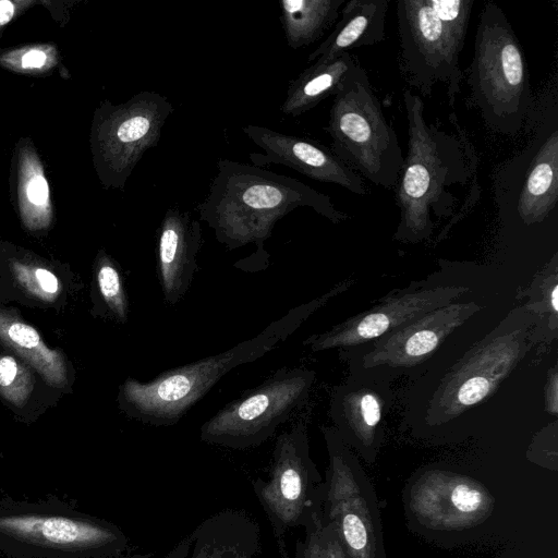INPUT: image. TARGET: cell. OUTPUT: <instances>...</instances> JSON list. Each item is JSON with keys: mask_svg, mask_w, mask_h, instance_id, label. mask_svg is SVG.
Masks as SVG:
<instances>
[{"mask_svg": "<svg viewBox=\"0 0 558 558\" xmlns=\"http://www.w3.org/2000/svg\"><path fill=\"white\" fill-rule=\"evenodd\" d=\"M529 293L532 298L524 307L532 314L535 324L541 320V324L535 327H549L554 335H556L558 313L557 254L554 255L547 267L535 278Z\"/></svg>", "mask_w": 558, "mask_h": 558, "instance_id": "d4e9b609", "label": "cell"}, {"mask_svg": "<svg viewBox=\"0 0 558 558\" xmlns=\"http://www.w3.org/2000/svg\"><path fill=\"white\" fill-rule=\"evenodd\" d=\"M174 108L163 95L143 90L112 111L113 179L123 185L144 154L155 147Z\"/></svg>", "mask_w": 558, "mask_h": 558, "instance_id": "ac0fdd59", "label": "cell"}, {"mask_svg": "<svg viewBox=\"0 0 558 558\" xmlns=\"http://www.w3.org/2000/svg\"><path fill=\"white\" fill-rule=\"evenodd\" d=\"M359 64L350 52L313 62L298 77L290 81L287 97L280 107L281 113L298 117L324 99L335 96Z\"/></svg>", "mask_w": 558, "mask_h": 558, "instance_id": "7402d4cb", "label": "cell"}, {"mask_svg": "<svg viewBox=\"0 0 558 558\" xmlns=\"http://www.w3.org/2000/svg\"><path fill=\"white\" fill-rule=\"evenodd\" d=\"M322 432L328 453L324 517L335 525L347 558H387L378 500L369 477L332 426Z\"/></svg>", "mask_w": 558, "mask_h": 558, "instance_id": "9c48e42d", "label": "cell"}, {"mask_svg": "<svg viewBox=\"0 0 558 558\" xmlns=\"http://www.w3.org/2000/svg\"><path fill=\"white\" fill-rule=\"evenodd\" d=\"M315 375L307 368L278 369L207 420L201 440L234 450L260 446L306 403Z\"/></svg>", "mask_w": 558, "mask_h": 558, "instance_id": "30bf717a", "label": "cell"}, {"mask_svg": "<svg viewBox=\"0 0 558 558\" xmlns=\"http://www.w3.org/2000/svg\"><path fill=\"white\" fill-rule=\"evenodd\" d=\"M348 377L335 387L329 407L333 428L342 441L373 464L385 440L386 417L393 404L388 373L349 365Z\"/></svg>", "mask_w": 558, "mask_h": 558, "instance_id": "5bb4252c", "label": "cell"}, {"mask_svg": "<svg viewBox=\"0 0 558 558\" xmlns=\"http://www.w3.org/2000/svg\"><path fill=\"white\" fill-rule=\"evenodd\" d=\"M97 284L104 302L121 322L128 319L129 301L121 274L117 266L104 260L97 271Z\"/></svg>", "mask_w": 558, "mask_h": 558, "instance_id": "484cf974", "label": "cell"}, {"mask_svg": "<svg viewBox=\"0 0 558 558\" xmlns=\"http://www.w3.org/2000/svg\"><path fill=\"white\" fill-rule=\"evenodd\" d=\"M481 306L452 302L433 310L361 345L340 350L348 365L381 369L393 378L425 363L445 340Z\"/></svg>", "mask_w": 558, "mask_h": 558, "instance_id": "7c38bea8", "label": "cell"}, {"mask_svg": "<svg viewBox=\"0 0 558 558\" xmlns=\"http://www.w3.org/2000/svg\"><path fill=\"white\" fill-rule=\"evenodd\" d=\"M14 14V7L11 1H0V25H4L11 21Z\"/></svg>", "mask_w": 558, "mask_h": 558, "instance_id": "d6a6232c", "label": "cell"}, {"mask_svg": "<svg viewBox=\"0 0 558 558\" xmlns=\"http://www.w3.org/2000/svg\"><path fill=\"white\" fill-rule=\"evenodd\" d=\"M344 0H280V22L292 49L308 46L339 19Z\"/></svg>", "mask_w": 558, "mask_h": 558, "instance_id": "603a6c76", "label": "cell"}, {"mask_svg": "<svg viewBox=\"0 0 558 558\" xmlns=\"http://www.w3.org/2000/svg\"><path fill=\"white\" fill-rule=\"evenodd\" d=\"M0 554L7 558H145L124 532L54 496L0 499Z\"/></svg>", "mask_w": 558, "mask_h": 558, "instance_id": "5b68a950", "label": "cell"}, {"mask_svg": "<svg viewBox=\"0 0 558 558\" xmlns=\"http://www.w3.org/2000/svg\"><path fill=\"white\" fill-rule=\"evenodd\" d=\"M302 526L304 536L295 542L293 554L287 549L280 553L281 558H347L336 527L322 508L313 511Z\"/></svg>", "mask_w": 558, "mask_h": 558, "instance_id": "cb8c5ba5", "label": "cell"}, {"mask_svg": "<svg viewBox=\"0 0 558 558\" xmlns=\"http://www.w3.org/2000/svg\"><path fill=\"white\" fill-rule=\"evenodd\" d=\"M524 146L492 174L497 216L506 228L531 230L558 215V80L546 83L525 120Z\"/></svg>", "mask_w": 558, "mask_h": 558, "instance_id": "277c9868", "label": "cell"}, {"mask_svg": "<svg viewBox=\"0 0 558 558\" xmlns=\"http://www.w3.org/2000/svg\"><path fill=\"white\" fill-rule=\"evenodd\" d=\"M206 198L196 206L201 220L229 250L255 244L268 262L264 243L276 222L298 207H310L332 223L349 216L330 197L303 182L263 168L220 158Z\"/></svg>", "mask_w": 558, "mask_h": 558, "instance_id": "7a4b0ae2", "label": "cell"}, {"mask_svg": "<svg viewBox=\"0 0 558 558\" xmlns=\"http://www.w3.org/2000/svg\"><path fill=\"white\" fill-rule=\"evenodd\" d=\"M351 281L335 286L323 295L291 308L258 335L215 355L168 369L148 381L128 378L120 387L119 401L128 415L149 426H170L230 371L251 363L291 336L315 311L345 291Z\"/></svg>", "mask_w": 558, "mask_h": 558, "instance_id": "3957f363", "label": "cell"}, {"mask_svg": "<svg viewBox=\"0 0 558 558\" xmlns=\"http://www.w3.org/2000/svg\"><path fill=\"white\" fill-rule=\"evenodd\" d=\"M389 0H349L330 35L308 56V62L332 59L350 50L374 46L386 35Z\"/></svg>", "mask_w": 558, "mask_h": 558, "instance_id": "44dd1931", "label": "cell"}, {"mask_svg": "<svg viewBox=\"0 0 558 558\" xmlns=\"http://www.w3.org/2000/svg\"><path fill=\"white\" fill-rule=\"evenodd\" d=\"M17 374V364L11 356L0 359V386L8 387Z\"/></svg>", "mask_w": 558, "mask_h": 558, "instance_id": "f546056e", "label": "cell"}, {"mask_svg": "<svg viewBox=\"0 0 558 558\" xmlns=\"http://www.w3.org/2000/svg\"><path fill=\"white\" fill-rule=\"evenodd\" d=\"M396 5L403 81L424 97L444 84L452 107L461 92L459 56L474 0H399Z\"/></svg>", "mask_w": 558, "mask_h": 558, "instance_id": "52a82bcc", "label": "cell"}, {"mask_svg": "<svg viewBox=\"0 0 558 558\" xmlns=\"http://www.w3.org/2000/svg\"><path fill=\"white\" fill-rule=\"evenodd\" d=\"M252 486L270 522L279 553L287 550L286 533L302 526L324 500L325 481L311 458L304 422L276 438L269 476L253 480Z\"/></svg>", "mask_w": 558, "mask_h": 558, "instance_id": "8fae6325", "label": "cell"}, {"mask_svg": "<svg viewBox=\"0 0 558 558\" xmlns=\"http://www.w3.org/2000/svg\"><path fill=\"white\" fill-rule=\"evenodd\" d=\"M327 132L331 150L355 173L387 190L396 186L404 156L361 64L333 96Z\"/></svg>", "mask_w": 558, "mask_h": 558, "instance_id": "ba28073f", "label": "cell"}, {"mask_svg": "<svg viewBox=\"0 0 558 558\" xmlns=\"http://www.w3.org/2000/svg\"><path fill=\"white\" fill-rule=\"evenodd\" d=\"M557 381H558L557 369H556V367H554L549 372V377H548V380H547V384L545 387L546 388L545 389V405H546L547 411L549 413H551L553 415H556L557 411H558V400H557L558 383Z\"/></svg>", "mask_w": 558, "mask_h": 558, "instance_id": "f1b7e54d", "label": "cell"}, {"mask_svg": "<svg viewBox=\"0 0 558 558\" xmlns=\"http://www.w3.org/2000/svg\"><path fill=\"white\" fill-rule=\"evenodd\" d=\"M409 508L429 530L458 531L485 521L494 509V498L481 482L470 476L430 470L412 484Z\"/></svg>", "mask_w": 558, "mask_h": 558, "instance_id": "2e32d148", "label": "cell"}, {"mask_svg": "<svg viewBox=\"0 0 558 558\" xmlns=\"http://www.w3.org/2000/svg\"><path fill=\"white\" fill-rule=\"evenodd\" d=\"M46 62V54L39 50H32L22 58L23 68H40Z\"/></svg>", "mask_w": 558, "mask_h": 558, "instance_id": "1f68e13d", "label": "cell"}, {"mask_svg": "<svg viewBox=\"0 0 558 558\" xmlns=\"http://www.w3.org/2000/svg\"><path fill=\"white\" fill-rule=\"evenodd\" d=\"M242 131L264 150L248 155L253 166L283 165L318 182L337 184L357 195L367 193L362 178L331 149L315 141L259 125L243 126Z\"/></svg>", "mask_w": 558, "mask_h": 558, "instance_id": "e0dca14e", "label": "cell"}, {"mask_svg": "<svg viewBox=\"0 0 558 558\" xmlns=\"http://www.w3.org/2000/svg\"><path fill=\"white\" fill-rule=\"evenodd\" d=\"M8 335L14 343L25 349H33L40 342L37 331L33 327L22 323L12 324L8 330Z\"/></svg>", "mask_w": 558, "mask_h": 558, "instance_id": "4316f807", "label": "cell"}, {"mask_svg": "<svg viewBox=\"0 0 558 558\" xmlns=\"http://www.w3.org/2000/svg\"><path fill=\"white\" fill-rule=\"evenodd\" d=\"M258 522L245 510L218 511L196 525L163 558H257Z\"/></svg>", "mask_w": 558, "mask_h": 558, "instance_id": "ffe728a7", "label": "cell"}, {"mask_svg": "<svg viewBox=\"0 0 558 558\" xmlns=\"http://www.w3.org/2000/svg\"><path fill=\"white\" fill-rule=\"evenodd\" d=\"M469 289L458 284L413 283L391 291L374 306L330 329L310 336L304 345L313 352L347 349L372 341L433 310L448 305Z\"/></svg>", "mask_w": 558, "mask_h": 558, "instance_id": "9a60e30c", "label": "cell"}, {"mask_svg": "<svg viewBox=\"0 0 558 558\" xmlns=\"http://www.w3.org/2000/svg\"><path fill=\"white\" fill-rule=\"evenodd\" d=\"M471 107L490 131L522 133L534 102L524 51L498 4L485 3L475 32L474 54L466 72Z\"/></svg>", "mask_w": 558, "mask_h": 558, "instance_id": "8992f818", "label": "cell"}, {"mask_svg": "<svg viewBox=\"0 0 558 558\" xmlns=\"http://www.w3.org/2000/svg\"><path fill=\"white\" fill-rule=\"evenodd\" d=\"M27 197L35 205H44L48 202L49 189L43 175L34 177L27 186Z\"/></svg>", "mask_w": 558, "mask_h": 558, "instance_id": "83f0119b", "label": "cell"}, {"mask_svg": "<svg viewBox=\"0 0 558 558\" xmlns=\"http://www.w3.org/2000/svg\"><path fill=\"white\" fill-rule=\"evenodd\" d=\"M202 228L189 211L167 209L157 230V276L163 301L179 303L197 270Z\"/></svg>", "mask_w": 558, "mask_h": 558, "instance_id": "d6986e66", "label": "cell"}, {"mask_svg": "<svg viewBox=\"0 0 558 558\" xmlns=\"http://www.w3.org/2000/svg\"><path fill=\"white\" fill-rule=\"evenodd\" d=\"M36 279L40 288L47 293H56L59 290L57 277L47 269L38 268L35 272Z\"/></svg>", "mask_w": 558, "mask_h": 558, "instance_id": "4dcf8cb0", "label": "cell"}, {"mask_svg": "<svg viewBox=\"0 0 558 558\" xmlns=\"http://www.w3.org/2000/svg\"><path fill=\"white\" fill-rule=\"evenodd\" d=\"M408 149L395 189L400 217L396 241L428 240L438 222H448L439 239L468 215L481 197L478 156L457 116H448L454 131L430 123L421 96L403 90Z\"/></svg>", "mask_w": 558, "mask_h": 558, "instance_id": "6da1fadb", "label": "cell"}, {"mask_svg": "<svg viewBox=\"0 0 558 558\" xmlns=\"http://www.w3.org/2000/svg\"><path fill=\"white\" fill-rule=\"evenodd\" d=\"M534 324L530 313L520 327L506 330L501 325L495 330V336L486 338L448 373L429 403L428 413L435 410L432 414L451 418L488 397L524 354L525 339Z\"/></svg>", "mask_w": 558, "mask_h": 558, "instance_id": "4fadbf2b", "label": "cell"}]
</instances>
